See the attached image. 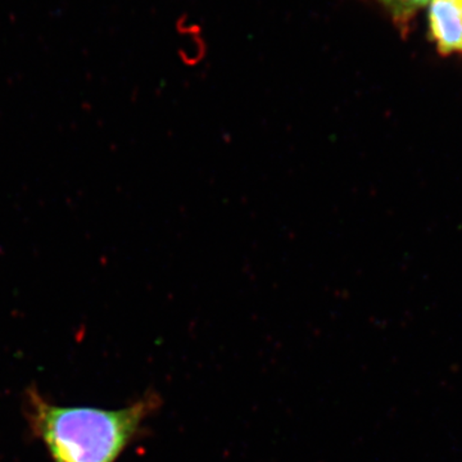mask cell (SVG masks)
<instances>
[{
	"label": "cell",
	"instance_id": "6da1fadb",
	"mask_svg": "<svg viewBox=\"0 0 462 462\" xmlns=\"http://www.w3.org/2000/svg\"><path fill=\"white\" fill-rule=\"evenodd\" d=\"M157 403L152 396L118 410L60 406L30 388L23 413L53 462H116Z\"/></svg>",
	"mask_w": 462,
	"mask_h": 462
},
{
	"label": "cell",
	"instance_id": "7a4b0ae2",
	"mask_svg": "<svg viewBox=\"0 0 462 462\" xmlns=\"http://www.w3.org/2000/svg\"><path fill=\"white\" fill-rule=\"evenodd\" d=\"M428 32L438 53L462 56V0H431Z\"/></svg>",
	"mask_w": 462,
	"mask_h": 462
},
{
	"label": "cell",
	"instance_id": "3957f363",
	"mask_svg": "<svg viewBox=\"0 0 462 462\" xmlns=\"http://www.w3.org/2000/svg\"><path fill=\"white\" fill-rule=\"evenodd\" d=\"M365 2L372 3L376 7L382 9L392 23L401 30L409 27L410 23L413 20L420 9L427 7L431 0H365Z\"/></svg>",
	"mask_w": 462,
	"mask_h": 462
}]
</instances>
